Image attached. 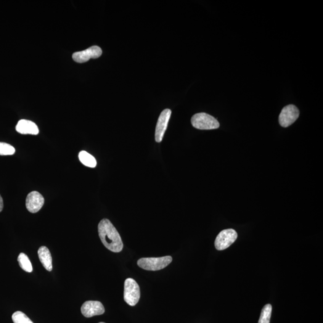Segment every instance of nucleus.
<instances>
[{
    "label": "nucleus",
    "mask_w": 323,
    "mask_h": 323,
    "mask_svg": "<svg viewBox=\"0 0 323 323\" xmlns=\"http://www.w3.org/2000/svg\"><path fill=\"white\" fill-rule=\"evenodd\" d=\"M40 261L44 268L49 272L52 271V258L48 248L44 246L40 247L38 250Z\"/></svg>",
    "instance_id": "obj_12"
},
{
    "label": "nucleus",
    "mask_w": 323,
    "mask_h": 323,
    "mask_svg": "<svg viewBox=\"0 0 323 323\" xmlns=\"http://www.w3.org/2000/svg\"><path fill=\"white\" fill-rule=\"evenodd\" d=\"M18 261L19 262L20 267L23 271L29 272V273L33 271V266H32L31 262L25 254L20 253V255L18 256Z\"/></svg>",
    "instance_id": "obj_14"
},
{
    "label": "nucleus",
    "mask_w": 323,
    "mask_h": 323,
    "mask_svg": "<svg viewBox=\"0 0 323 323\" xmlns=\"http://www.w3.org/2000/svg\"><path fill=\"white\" fill-rule=\"evenodd\" d=\"M237 238V232L234 229H224L220 232L216 237L214 245L217 250H224L235 242Z\"/></svg>",
    "instance_id": "obj_5"
},
{
    "label": "nucleus",
    "mask_w": 323,
    "mask_h": 323,
    "mask_svg": "<svg viewBox=\"0 0 323 323\" xmlns=\"http://www.w3.org/2000/svg\"><path fill=\"white\" fill-rule=\"evenodd\" d=\"M15 149L7 143L0 142V155L7 156L15 154Z\"/></svg>",
    "instance_id": "obj_17"
},
{
    "label": "nucleus",
    "mask_w": 323,
    "mask_h": 323,
    "mask_svg": "<svg viewBox=\"0 0 323 323\" xmlns=\"http://www.w3.org/2000/svg\"><path fill=\"white\" fill-rule=\"evenodd\" d=\"M171 115V111L165 109L162 112L156 124L155 131V140L156 142L162 141L164 134L167 129L168 124Z\"/></svg>",
    "instance_id": "obj_8"
},
{
    "label": "nucleus",
    "mask_w": 323,
    "mask_h": 323,
    "mask_svg": "<svg viewBox=\"0 0 323 323\" xmlns=\"http://www.w3.org/2000/svg\"><path fill=\"white\" fill-rule=\"evenodd\" d=\"M173 261L171 256H164L161 258H144L139 259L137 264L141 268L147 271H159L165 268Z\"/></svg>",
    "instance_id": "obj_2"
},
{
    "label": "nucleus",
    "mask_w": 323,
    "mask_h": 323,
    "mask_svg": "<svg viewBox=\"0 0 323 323\" xmlns=\"http://www.w3.org/2000/svg\"><path fill=\"white\" fill-rule=\"evenodd\" d=\"M12 320L14 323H33L26 315L21 311L15 312L12 315Z\"/></svg>",
    "instance_id": "obj_16"
},
{
    "label": "nucleus",
    "mask_w": 323,
    "mask_h": 323,
    "mask_svg": "<svg viewBox=\"0 0 323 323\" xmlns=\"http://www.w3.org/2000/svg\"><path fill=\"white\" fill-rule=\"evenodd\" d=\"M102 54V49L99 46H94L83 51L77 52L73 55V59L78 63H84L90 59H97Z\"/></svg>",
    "instance_id": "obj_7"
},
{
    "label": "nucleus",
    "mask_w": 323,
    "mask_h": 323,
    "mask_svg": "<svg viewBox=\"0 0 323 323\" xmlns=\"http://www.w3.org/2000/svg\"><path fill=\"white\" fill-rule=\"evenodd\" d=\"M16 130L21 134L38 135L39 133L38 126L33 121L22 119L18 121Z\"/></svg>",
    "instance_id": "obj_11"
},
{
    "label": "nucleus",
    "mask_w": 323,
    "mask_h": 323,
    "mask_svg": "<svg viewBox=\"0 0 323 323\" xmlns=\"http://www.w3.org/2000/svg\"><path fill=\"white\" fill-rule=\"evenodd\" d=\"M299 110L295 105H288L283 108L279 116L280 125L284 128L292 125L299 118Z\"/></svg>",
    "instance_id": "obj_6"
},
{
    "label": "nucleus",
    "mask_w": 323,
    "mask_h": 323,
    "mask_svg": "<svg viewBox=\"0 0 323 323\" xmlns=\"http://www.w3.org/2000/svg\"><path fill=\"white\" fill-rule=\"evenodd\" d=\"M140 298V288L134 279H127L124 284V300L129 305H136Z\"/></svg>",
    "instance_id": "obj_4"
},
{
    "label": "nucleus",
    "mask_w": 323,
    "mask_h": 323,
    "mask_svg": "<svg viewBox=\"0 0 323 323\" xmlns=\"http://www.w3.org/2000/svg\"><path fill=\"white\" fill-rule=\"evenodd\" d=\"M272 306L271 304H266L263 306L259 318L258 323H270L272 315Z\"/></svg>",
    "instance_id": "obj_15"
},
{
    "label": "nucleus",
    "mask_w": 323,
    "mask_h": 323,
    "mask_svg": "<svg viewBox=\"0 0 323 323\" xmlns=\"http://www.w3.org/2000/svg\"><path fill=\"white\" fill-rule=\"evenodd\" d=\"M81 312L84 317L91 318L104 314L105 308L99 301H89L82 304Z\"/></svg>",
    "instance_id": "obj_9"
},
{
    "label": "nucleus",
    "mask_w": 323,
    "mask_h": 323,
    "mask_svg": "<svg viewBox=\"0 0 323 323\" xmlns=\"http://www.w3.org/2000/svg\"><path fill=\"white\" fill-rule=\"evenodd\" d=\"M191 123L194 128L201 130H211L219 128L220 123L216 118L205 113L195 114L192 116Z\"/></svg>",
    "instance_id": "obj_3"
},
{
    "label": "nucleus",
    "mask_w": 323,
    "mask_h": 323,
    "mask_svg": "<svg viewBox=\"0 0 323 323\" xmlns=\"http://www.w3.org/2000/svg\"><path fill=\"white\" fill-rule=\"evenodd\" d=\"M79 160L84 166L90 168H95L97 166V161L93 156L86 151H81L79 154Z\"/></svg>",
    "instance_id": "obj_13"
},
{
    "label": "nucleus",
    "mask_w": 323,
    "mask_h": 323,
    "mask_svg": "<svg viewBox=\"0 0 323 323\" xmlns=\"http://www.w3.org/2000/svg\"><path fill=\"white\" fill-rule=\"evenodd\" d=\"M2 209H3V200H2L1 195H0V212L2 211Z\"/></svg>",
    "instance_id": "obj_18"
},
{
    "label": "nucleus",
    "mask_w": 323,
    "mask_h": 323,
    "mask_svg": "<svg viewBox=\"0 0 323 323\" xmlns=\"http://www.w3.org/2000/svg\"><path fill=\"white\" fill-rule=\"evenodd\" d=\"M98 229L100 239L106 248L114 253L122 250L123 243L121 235L109 220L102 219Z\"/></svg>",
    "instance_id": "obj_1"
},
{
    "label": "nucleus",
    "mask_w": 323,
    "mask_h": 323,
    "mask_svg": "<svg viewBox=\"0 0 323 323\" xmlns=\"http://www.w3.org/2000/svg\"><path fill=\"white\" fill-rule=\"evenodd\" d=\"M44 199L40 193L37 191L29 193L26 198V209L31 213H36L41 210L43 206Z\"/></svg>",
    "instance_id": "obj_10"
},
{
    "label": "nucleus",
    "mask_w": 323,
    "mask_h": 323,
    "mask_svg": "<svg viewBox=\"0 0 323 323\" xmlns=\"http://www.w3.org/2000/svg\"><path fill=\"white\" fill-rule=\"evenodd\" d=\"M103 323V322H101V323Z\"/></svg>",
    "instance_id": "obj_19"
}]
</instances>
